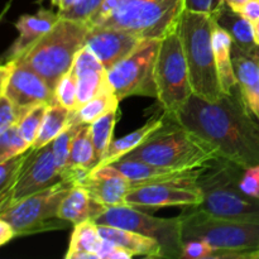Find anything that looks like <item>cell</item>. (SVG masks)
<instances>
[{"label":"cell","mask_w":259,"mask_h":259,"mask_svg":"<svg viewBox=\"0 0 259 259\" xmlns=\"http://www.w3.org/2000/svg\"><path fill=\"white\" fill-rule=\"evenodd\" d=\"M73 185L72 180H65L50 189L24 197L0 211V219L12 225L17 237L66 228L70 223L58 218V209Z\"/></svg>","instance_id":"9c48e42d"},{"label":"cell","mask_w":259,"mask_h":259,"mask_svg":"<svg viewBox=\"0 0 259 259\" xmlns=\"http://www.w3.org/2000/svg\"><path fill=\"white\" fill-rule=\"evenodd\" d=\"M232 57L243 100L259 119V56L248 55L233 43Z\"/></svg>","instance_id":"ffe728a7"},{"label":"cell","mask_w":259,"mask_h":259,"mask_svg":"<svg viewBox=\"0 0 259 259\" xmlns=\"http://www.w3.org/2000/svg\"><path fill=\"white\" fill-rule=\"evenodd\" d=\"M119 103L120 100L116 98L111 86H109L99 93L95 98L83 104L80 109L71 111L70 125L91 124L113 109L119 108Z\"/></svg>","instance_id":"83f0119b"},{"label":"cell","mask_w":259,"mask_h":259,"mask_svg":"<svg viewBox=\"0 0 259 259\" xmlns=\"http://www.w3.org/2000/svg\"><path fill=\"white\" fill-rule=\"evenodd\" d=\"M223 2H224L227 5H229L233 10L238 12V10H239L245 3L249 2V0H223Z\"/></svg>","instance_id":"ee69618b"},{"label":"cell","mask_w":259,"mask_h":259,"mask_svg":"<svg viewBox=\"0 0 259 259\" xmlns=\"http://www.w3.org/2000/svg\"><path fill=\"white\" fill-rule=\"evenodd\" d=\"M72 70L77 77V109L110 86L108 71L88 46L77 53Z\"/></svg>","instance_id":"ac0fdd59"},{"label":"cell","mask_w":259,"mask_h":259,"mask_svg":"<svg viewBox=\"0 0 259 259\" xmlns=\"http://www.w3.org/2000/svg\"><path fill=\"white\" fill-rule=\"evenodd\" d=\"M215 24L219 25L229 33L233 43L239 47L243 52L252 56H259V46L254 39V28L253 23L243 17L240 13L233 10L225 3L220 4L212 12Z\"/></svg>","instance_id":"44dd1931"},{"label":"cell","mask_w":259,"mask_h":259,"mask_svg":"<svg viewBox=\"0 0 259 259\" xmlns=\"http://www.w3.org/2000/svg\"><path fill=\"white\" fill-rule=\"evenodd\" d=\"M244 169L222 156L199 168L195 184L202 200L197 209L228 219L259 220V197L250 196L240 187Z\"/></svg>","instance_id":"3957f363"},{"label":"cell","mask_w":259,"mask_h":259,"mask_svg":"<svg viewBox=\"0 0 259 259\" xmlns=\"http://www.w3.org/2000/svg\"><path fill=\"white\" fill-rule=\"evenodd\" d=\"M98 162L95 147L91 138L90 124H81L71 144L68 179L76 182L93 171Z\"/></svg>","instance_id":"cb8c5ba5"},{"label":"cell","mask_w":259,"mask_h":259,"mask_svg":"<svg viewBox=\"0 0 259 259\" xmlns=\"http://www.w3.org/2000/svg\"><path fill=\"white\" fill-rule=\"evenodd\" d=\"M172 118L211 144L219 156L244 168L259 164V119L245 105L239 86L217 101L192 94Z\"/></svg>","instance_id":"6da1fadb"},{"label":"cell","mask_w":259,"mask_h":259,"mask_svg":"<svg viewBox=\"0 0 259 259\" xmlns=\"http://www.w3.org/2000/svg\"><path fill=\"white\" fill-rule=\"evenodd\" d=\"M32 148L20 134L18 125H13L0 133V162L25 153Z\"/></svg>","instance_id":"d6a6232c"},{"label":"cell","mask_w":259,"mask_h":259,"mask_svg":"<svg viewBox=\"0 0 259 259\" xmlns=\"http://www.w3.org/2000/svg\"><path fill=\"white\" fill-rule=\"evenodd\" d=\"M45 0H37V4H40V3H43ZM51 4L53 5V7H57L58 10L62 8V4H63V0H50Z\"/></svg>","instance_id":"f6af8a7d"},{"label":"cell","mask_w":259,"mask_h":259,"mask_svg":"<svg viewBox=\"0 0 259 259\" xmlns=\"http://www.w3.org/2000/svg\"><path fill=\"white\" fill-rule=\"evenodd\" d=\"M15 237L17 235H15V232L12 228V225L5 222V220L0 219V244L5 245Z\"/></svg>","instance_id":"7bdbcfd3"},{"label":"cell","mask_w":259,"mask_h":259,"mask_svg":"<svg viewBox=\"0 0 259 259\" xmlns=\"http://www.w3.org/2000/svg\"><path fill=\"white\" fill-rule=\"evenodd\" d=\"M253 28H254V39L255 43L259 46V20L258 22L253 23Z\"/></svg>","instance_id":"bcb514c9"},{"label":"cell","mask_w":259,"mask_h":259,"mask_svg":"<svg viewBox=\"0 0 259 259\" xmlns=\"http://www.w3.org/2000/svg\"><path fill=\"white\" fill-rule=\"evenodd\" d=\"M154 78L157 101L163 114L176 115L194 94L186 55L177 29L161 39Z\"/></svg>","instance_id":"ba28073f"},{"label":"cell","mask_w":259,"mask_h":259,"mask_svg":"<svg viewBox=\"0 0 259 259\" xmlns=\"http://www.w3.org/2000/svg\"><path fill=\"white\" fill-rule=\"evenodd\" d=\"M220 3H222V4H223V3H224V2H223V0H220Z\"/></svg>","instance_id":"681fc988"},{"label":"cell","mask_w":259,"mask_h":259,"mask_svg":"<svg viewBox=\"0 0 259 259\" xmlns=\"http://www.w3.org/2000/svg\"><path fill=\"white\" fill-rule=\"evenodd\" d=\"M89 28L85 22L61 18L47 34L15 61L35 71L55 90L85 47Z\"/></svg>","instance_id":"8992f818"},{"label":"cell","mask_w":259,"mask_h":259,"mask_svg":"<svg viewBox=\"0 0 259 259\" xmlns=\"http://www.w3.org/2000/svg\"><path fill=\"white\" fill-rule=\"evenodd\" d=\"M105 0H77L71 8L58 10L61 18L88 23Z\"/></svg>","instance_id":"8d00e7d4"},{"label":"cell","mask_w":259,"mask_h":259,"mask_svg":"<svg viewBox=\"0 0 259 259\" xmlns=\"http://www.w3.org/2000/svg\"><path fill=\"white\" fill-rule=\"evenodd\" d=\"M103 243L99 227L94 220L73 225L66 259H99L98 252Z\"/></svg>","instance_id":"4316f807"},{"label":"cell","mask_w":259,"mask_h":259,"mask_svg":"<svg viewBox=\"0 0 259 259\" xmlns=\"http://www.w3.org/2000/svg\"><path fill=\"white\" fill-rule=\"evenodd\" d=\"M182 240H204L220 249H259V220H239L210 215L187 206L181 215Z\"/></svg>","instance_id":"52a82bcc"},{"label":"cell","mask_w":259,"mask_h":259,"mask_svg":"<svg viewBox=\"0 0 259 259\" xmlns=\"http://www.w3.org/2000/svg\"><path fill=\"white\" fill-rule=\"evenodd\" d=\"M161 39H143L126 57L108 70V80L119 100L131 96L157 99L156 61Z\"/></svg>","instance_id":"8fae6325"},{"label":"cell","mask_w":259,"mask_h":259,"mask_svg":"<svg viewBox=\"0 0 259 259\" xmlns=\"http://www.w3.org/2000/svg\"><path fill=\"white\" fill-rule=\"evenodd\" d=\"M50 104L42 103L38 104L37 106L32 109L22 120L18 124V129H19L20 134H22L23 138L33 146L35 138L38 136V132H39L40 125H42V121L45 119L46 111H47V108Z\"/></svg>","instance_id":"e575fe53"},{"label":"cell","mask_w":259,"mask_h":259,"mask_svg":"<svg viewBox=\"0 0 259 259\" xmlns=\"http://www.w3.org/2000/svg\"><path fill=\"white\" fill-rule=\"evenodd\" d=\"M62 181H65V177L57 168L52 142L42 148H30L9 196L5 201L0 202V211L24 197L50 189Z\"/></svg>","instance_id":"7c38bea8"},{"label":"cell","mask_w":259,"mask_h":259,"mask_svg":"<svg viewBox=\"0 0 259 259\" xmlns=\"http://www.w3.org/2000/svg\"><path fill=\"white\" fill-rule=\"evenodd\" d=\"M98 227L100 235L104 239L120 245L121 248L132 253L134 257L142 255V257L149 258H163L161 244L152 238L142 235L137 232H132V230L123 229V228L110 227V225H98Z\"/></svg>","instance_id":"603a6c76"},{"label":"cell","mask_w":259,"mask_h":259,"mask_svg":"<svg viewBox=\"0 0 259 259\" xmlns=\"http://www.w3.org/2000/svg\"><path fill=\"white\" fill-rule=\"evenodd\" d=\"M240 187L250 196L259 197V164L244 169L240 180Z\"/></svg>","instance_id":"f35d334b"},{"label":"cell","mask_w":259,"mask_h":259,"mask_svg":"<svg viewBox=\"0 0 259 259\" xmlns=\"http://www.w3.org/2000/svg\"><path fill=\"white\" fill-rule=\"evenodd\" d=\"M133 257L132 253L121 248L120 245L103 238V243L98 252L99 259H131Z\"/></svg>","instance_id":"ab89813d"},{"label":"cell","mask_w":259,"mask_h":259,"mask_svg":"<svg viewBox=\"0 0 259 259\" xmlns=\"http://www.w3.org/2000/svg\"><path fill=\"white\" fill-rule=\"evenodd\" d=\"M104 204L94 199L85 187L75 184L58 209V218L72 225L95 220L106 210Z\"/></svg>","instance_id":"7402d4cb"},{"label":"cell","mask_w":259,"mask_h":259,"mask_svg":"<svg viewBox=\"0 0 259 259\" xmlns=\"http://www.w3.org/2000/svg\"><path fill=\"white\" fill-rule=\"evenodd\" d=\"M143 39L132 33L113 27L90 25L86 43L106 71L133 52Z\"/></svg>","instance_id":"9a60e30c"},{"label":"cell","mask_w":259,"mask_h":259,"mask_svg":"<svg viewBox=\"0 0 259 259\" xmlns=\"http://www.w3.org/2000/svg\"><path fill=\"white\" fill-rule=\"evenodd\" d=\"M80 125H70L52 142L53 154H55L56 163L58 171L61 172L65 180L68 179V163H70V149L76 133L80 129Z\"/></svg>","instance_id":"4dcf8cb0"},{"label":"cell","mask_w":259,"mask_h":259,"mask_svg":"<svg viewBox=\"0 0 259 259\" xmlns=\"http://www.w3.org/2000/svg\"><path fill=\"white\" fill-rule=\"evenodd\" d=\"M94 222L98 225L123 228L152 238L161 244L163 258L181 259L184 240L180 217L156 218L143 212L142 209L124 204L108 206Z\"/></svg>","instance_id":"30bf717a"},{"label":"cell","mask_w":259,"mask_h":259,"mask_svg":"<svg viewBox=\"0 0 259 259\" xmlns=\"http://www.w3.org/2000/svg\"><path fill=\"white\" fill-rule=\"evenodd\" d=\"M163 124L126 158L166 168L190 171L204 167L219 156L217 149L172 116L163 114ZM124 158V157H123Z\"/></svg>","instance_id":"277c9868"},{"label":"cell","mask_w":259,"mask_h":259,"mask_svg":"<svg viewBox=\"0 0 259 259\" xmlns=\"http://www.w3.org/2000/svg\"><path fill=\"white\" fill-rule=\"evenodd\" d=\"M185 0H105L89 25L123 29L141 39H162L179 27Z\"/></svg>","instance_id":"7a4b0ae2"},{"label":"cell","mask_w":259,"mask_h":259,"mask_svg":"<svg viewBox=\"0 0 259 259\" xmlns=\"http://www.w3.org/2000/svg\"><path fill=\"white\" fill-rule=\"evenodd\" d=\"M27 153L28 151L25 153L19 154V156L12 157L7 161L0 162V202L8 199L10 191L14 187Z\"/></svg>","instance_id":"1f68e13d"},{"label":"cell","mask_w":259,"mask_h":259,"mask_svg":"<svg viewBox=\"0 0 259 259\" xmlns=\"http://www.w3.org/2000/svg\"><path fill=\"white\" fill-rule=\"evenodd\" d=\"M118 171H120L133 186L147 184H157V182L179 181V180L196 179L199 169H190V171H180V169L166 168L156 164L147 163L138 159L124 158L111 163Z\"/></svg>","instance_id":"d6986e66"},{"label":"cell","mask_w":259,"mask_h":259,"mask_svg":"<svg viewBox=\"0 0 259 259\" xmlns=\"http://www.w3.org/2000/svg\"><path fill=\"white\" fill-rule=\"evenodd\" d=\"M254 259H259V249L255 250V254H254Z\"/></svg>","instance_id":"c3c4849f"},{"label":"cell","mask_w":259,"mask_h":259,"mask_svg":"<svg viewBox=\"0 0 259 259\" xmlns=\"http://www.w3.org/2000/svg\"><path fill=\"white\" fill-rule=\"evenodd\" d=\"M196 179L157 182L133 186L125 195V204L137 209H159L164 206H197L202 200Z\"/></svg>","instance_id":"4fadbf2b"},{"label":"cell","mask_w":259,"mask_h":259,"mask_svg":"<svg viewBox=\"0 0 259 259\" xmlns=\"http://www.w3.org/2000/svg\"><path fill=\"white\" fill-rule=\"evenodd\" d=\"M214 28L212 13L190 10L182 13L177 27L186 55L192 91L195 95L207 101L219 100L224 94L212 46Z\"/></svg>","instance_id":"5b68a950"},{"label":"cell","mask_w":259,"mask_h":259,"mask_svg":"<svg viewBox=\"0 0 259 259\" xmlns=\"http://www.w3.org/2000/svg\"><path fill=\"white\" fill-rule=\"evenodd\" d=\"M238 13L243 15V17L247 18L248 20H250L252 23H255L259 20V0H249V2L245 3Z\"/></svg>","instance_id":"b9f144b4"},{"label":"cell","mask_w":259,"mask_h":259,"mask_svg":"<svg viewBox=\"0 0 259 259\" xmlns=\"http://www.w3.org/2000/svg\"><path fill=\"white\" fill-rule=\"evenodd\" d=\"M55 98L58 104L68 110H77V77L72 68L57 83L55 89Z\"/></svg>","instance_id":"836d02e7"},{"label":"cell","mask_w":259,"mask_h":259,"mask_svg":"<svg viewBox=\"0 0 259 259\" xmlns=\"http://www.w3.org/2000/svg\"><path fill=\"white\" fill-rule=\"evenodd\" d=\"M119 114H120L119 108L113 109V110H110L105 115H103L98 120L93 121L90 124L91 138H93V143L94 147H95L96 157H98L99 162L108 153L109 147L113 142L114 128H115V124L119 119Z\"/></svg>","instance_id":"f546056e"},{"label":"cell","mask_w":259,"mask_h":259,"mask_svg":"<svg viewBox=\"0 0 259 259\" xmlns=\"http://www.w3.org/2000/svg\"><path fill=\"white\" fill-rule=\"evenodd\" d=\"M32 109L19 108L8 96L0 95V133L10 126L18 125Z\"/></svg>","instance_id":"d590c367"},{"label":"cell","mask_w":259,"mask_h":259,"mask_svg":"<svg viewBox=\"0 0 259 259\" xmlns=\"http://www.w3.org/2000/svg\"><path fill=\"white\" fill-rule=\"evenodd\" d=\"M0 95L8 96L17 106L27 109L56 100L55 90L50 88L45 78L18 61H15L8 83L0 90Z\"/></svg>","instance_id":"5bb4252c"},{"label":"cell","mask_w":259,"mask_h":259,"mask_svg":"<svg viewBox=\"0 0 259 259\" xmlns=\"http://www.w3.org/2000/svg\"><path fill=\"white\" fill-rule=\"evenodd\" d=\"M220 4V0H185V10L212 13Z\"/></svg>","instance_id":"60d3db41"},{"label":"cell","mask_w":259,"mask_h":259,"mask_svg":"<svg viewBox=\"0 0 259 259\" xmlns=\"http://www.w3.org/2000/svg\"><path fill=\"white\" fill-rule=\"evenodd\" d=\"M214 247L204 240H189L184 243L181 259H211Z\"/></svg>","instance_id":"74e56055"},{"label":"cell","mask_w":259,"mask_h":259,"mask_svg":"<svg viewBox=\"0 0 259 259\" xmlns=\"http://www.w3.org/2000/svg\"><path fill=\"white\" fill-rule=\"evenodd\" d=\"M212 46H214L215 61H217L218 73H219L223 93L230 94L238 86L232 57L233 39L227 30L217 24H215L214 33H212Z\"/></svg>","instance_id":"484cf974"},{"label":"cell","mask_w":259,"mask_h":259,"mask_svg":"<svg viewBox=\"0 0 259 259\" xmlns=\"http://www.w3.org/2000/svg\"><path fill=\"white\" fill-rule=\"evenodd\" d=\"M77 2V0H63V4H62V8H61L60 10H65V9H68V8L72 7L75 3Z\"/></svg>","instance_id":"7dc6e473"},{"label":"cell","mask_w":259,"mask_h":259,"mask_svg":"<svg viewBox=\"0 0 259 259\" xmlns=\"http://www.w3.org/2000/svg\"><path fill=\"white\" fill-rule=\"evenodd\" d=\"M60 19L58 12L55 13L46 8H40L34 14H24L18 18L15 22L18 37L8 48L3 61L7 62L22 57L32 46H34L43 35L52 29Z\"/></svg>","instance_id":"e0dca14e"},{"label":"cell","mask_w":259,"mask_h":259,"mask_svg":"<svg viewBox=\"0 0 259 259\" xmlns=\"http://www.w3.org/2000/svg\"><path fill=\"white\" fill-rule=\"evenodd\" d=\"M85 187L94 199L105 206L125 204V195L133 187L132 182L114 166L93 169L75 182Z\"/></svg>","instance_id":"2e32d148"},{"label":"cell","mask_w":259,"mask_h":259,"mask_svg":"<svg viewBox=\"0 0 259 259\" xmlns=\"http://www.w3.org/2000/svg\"><path fill=\"white\" fill-rule=\"evenodd\" d=\"M70 116L71 110L58 104L57 100L51 103L32 148H42L55 141L67 126H70Z\"/></svg>","instance_id":"f1b7e54d"},{"label":"cell","mask_w":259,"mask_h":259,"mask_svg":"<svg viewBox=\"0 0 259 259\" xmlns=\"http://www.w3.org/2000/svg\"><path fill=\"white\" fill-rule=\"evenodd\" d=\"M163 115L153 116V118L149 119L147 123H144L143 125H142L141 128L137 129V131L126 134L123 138L115 139V141L111 142L110 147H109L108 149V153L105 154V157L99 162V164L94 169L103 168V167L109 166V164L114 163V162L119 161V159H121L123 157H125L126 154L133 152L136 148H138L144 141L148 139V137L151 136L154 131H157V129L163 124Z\"/></svg>","instance_id":"d4e9b609"}]
</instances>
